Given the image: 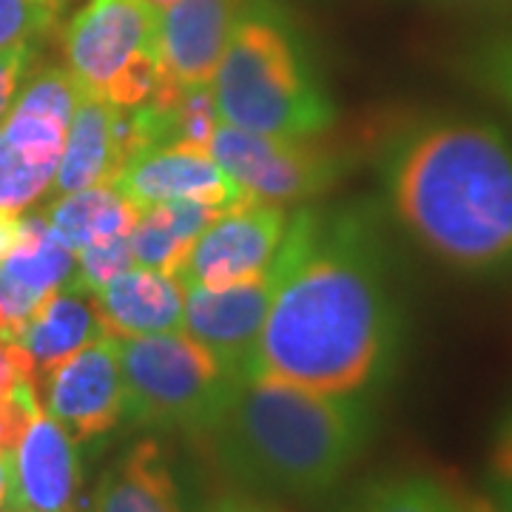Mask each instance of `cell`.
I'll return each instance as SVG.
<instances>
[{"instance_id": "obj_1", "label": "cell", "mask_w": 512, "mask_h": 512, "mask_svg": "<svg viewBox=\"0 0 512 512\" xmlns=\"http://www.w3.org/2000/svg\"><path fill=\"white\" fill-rule=\"evenodd\" d=\"M274 265L279 282L251 379L376 396L399 365L404 336L379 208H299Z\"/></svg>"}, {"instance_id": "obj_2", "label": "cell", "mask_w": 512, "mask_h": 512, "mask_svg": "<svg viewBox=\"0 0 512 512\" xmlns=\"http://www.w3.org/2000/svg\"><path fill=\"white\" fill-rule=\"evenodd\" d=\"M384 205L441 265L464 274L512 268V143L493 123L416 117L384 137Z\"/></svg>"}, {"instance_id": "obj_3", "label": "cell", "mask_w": 512, "mask_h": 512, "mask_svg": "<svg viewBox=\"0 0 512 512\" xmlns=\"http://www.w3.org/2000/svg\"><path fill=\"white\" fill-rule=\"evenodd\" d=\"M373 399L251 379L197 439L242 490L316 501L336 490L367 450L376 430Z\"/></svg>"}, {"instance_id": "obj_4", "label": "cell", "mask_w": 512, "mask_h": 512, "mask_svg": "<svg viewBox=\"0 0 512 512\" xmlns=\"http://www.w3.org/2000/svg\"><path fill=\"white\" fill-rule=\"evenodd\" d=\"M211 97L220 123L271 137H316L336 117L305 37L274 0H245Z\"/></svg>"}, {"instance_id": "obj_5", "label": "cell", "mask_w": 512, "mask_h": 512, "mask_svg": "<svg viewBox=\"0 0 512 512\" xmlns=\"http://www.w3.org/2000/svg\"><path fill=\"white\" fill-rule=\"evenodd\" d=\"M117 350L134 427L200 436L242 384L185 330L123 336Z\"/></svg>"}, {"instance_id": "obj_6", "label": "cell", "mask_w": 512, "mask_h": 512, "mask_svg": "<svg viewBox=\"0 0 512 512\" xmlns=\"http://www.w3.org/2000/svg\"><path fill=\"white\" fill-rule=\"evenodd\" d=\"M63 55L83 92L120 109L146 106L168 77L160 12L146 0H89L63 29Z\"/></svg>"}, {"instance_id": "obj_7", "label": "cell", "mask_w": 512, "mask_h": 512, "mask_svg": "<svg viewBox=\"0 0 512 512\" xmlns=\"http://www.w3.org/2000/svg\"><path fill=\"white\" fill-rule=\"evenodd\" d=\"M77 80L63 66L26 74L0 123V211H26L57 177L77 103Z\"/></svg>"}, {"instance_id": "obj_8", "label": "cell", "mask_w": 512, "mask_h": 512, "mask_svg": "<svg viewBox=\"0 0 512 512\" xmlns=\"http://www.w3.org/2000/svg\"><path fill=\"white\" fill-rule=\"evenodd\" d=\"M208 151L245 194L282 208L319 197L348 168L336 151L311 137H271L228 123H217Z\"/></svg>"}, {"instance_id": "obj_9", "label": "cell", "mask_w": 512, "mask_h": 512, "mask_svg": "<svg viewBox=\"0 0 512 512\" xmlns=\"http://www.w3.org/2000/svg\"><path fill=\"white\" fill-rule=\"evenodd\" d=\"M288 214L274 202H234L211 222L177 271L183 288H228L251 279L271 265L288 231Z\"/></svg>"}, {"instance_id": "obj_10", "label": "cell", "mask_w": 512, "mask_h": 512, "mask_svg": "<svg viewBox=\"0 0 512 512\" xmlns=\"http://www.w3.org/2000/svg\"><path fill=\"white\" fill-rule=\"evenodd\" d=\"M279 274L265 271L228 288H185L183 330L208 348L239 382H251L265 319L274 305Z\"/></svg>"}, {"instance_id": "obj_11", "label": "cell", "mask_w": 512, "mask_h": 512, "mask_svg": "<svg viewBox=\"0 0 512 512\" xmlns=\"http://www.w3.org/2000/svg\"><path fill=\"white\" fill-rule=\"evenodd\" d=\"M46 413L77 444L111 436L126 421V382L117 336H100L43 379Z\"/></svg>"}, {"instance_id": "obj_12", "label": "cell", "mask_w": 512, "mask_h": 512, "mask_svg": "<svg viewBox=\"0 0 512 512\" xmlns=\"http://www.w3.org/2000/svg\"><path fill=\"white\" fill-rule=\"evenodd\" d=\"M6 501L12 512H80L77 441L49 413H37L20 441L3 453Z\"/></svg>"}, {"instance_id": "obj_13", "label": "cell", "mask_w": 512, "mask_h": 512, "mask_svg": "<svg viewBox=\"0 0 512 512\" xmlns=\"http://www.w3.org/2000/svg\"><path fill=\"white\" fill-rule=\"evenodd\" d=\"M111 185L134 202L140 211L171 200H197L228 208L245 200L239 183L225 174L211 151L197 146H154L137 151Z\"/></svg>"}, {"instance_id": "obj_14", "label": "cell", "mask_w": 512, "mask_h": 512, "mask_svg": "<svg viewBox=\"0 0 512 512\" xmlns=\"http://www.w3.org/2000/svg\"><path fill=\"white\" fill-rule=\"evenodd\" d=\"M137 154L131 109H120L106 97L77 92L72 126L57 168L60 194L83 191L92 185H111L117 171Z\"/></svg>"}, {"instance_id": "obj_15", "label": "cell", "mask_w": 512, "mask_h": 512, "mask_svg": "<svg viewBox=\"0 0 512 512\" xmlns=\"http://www.w3.org/2000/svg\"><path fill=\"white\" fill-rule=\"evenodd\" d=\"M245 0H174L160 9V60L180 86H211Z\"/></svg>"}, {"instance_id": "obj_16", "label": "cell", "mask_w": 512, "mask_h": 512, "mask_svg": "<svg viewBox=\"0 0 512 512\" xmlns=\"http://www.w3.org/2000/svg\"><path fill=\"white\" fill-rule=\"evenodd\" d=\"M92 512H185L171 453L157 436L128 444L97 481Z\"/></svg>"}, {"instance_id": "obj_17", "label": "cell", "mask_w": 512, "mask_h": 512, "mask_svg": "<svg viewBox=\"0 0 512 512\" xmlns=\"http://www.w3.org/2000/svg\"><path fill=\"white\" fill-rule=\"evenodd\" d=\"M106 333L151 336L183 330L185 288L180 279L151 268H128L94 293Z\"/></svg>"}, {"instance_id": "obj_18", "label": "cell", "mask_w": 512, "mask_h": 512, "mask_svg": "<svg viewBox=\"0 0 512 512\" xmlns=\"http://www.w3.org/2000/svg\"><path fill=\"white\" fill-rule=\"evenodd\" d=\"M100 336H106V325L100 319L94 293L86 291L80 282H72L52 293L37 308L35 316L26 322V328L18 333L15 345L26 353L37 384L60 362L97 342Z\"/></svg>"}, {"instance_id": "obj_19", "label": "cell", "mask_w": 512, "mask_h": 512, "mask_svg": "<svg viewBox=\"0 0 512 512\" xmlns=\"http://www.w3.org/2000/svg\"><path fill=\"white\" fill-rule=\"evenodd\" d=\"M225 208L197 200H171L140 211V220L131 228V254L134 265L177 276L194 239Z\"/></svg>"}, {"instance_id": "obj_20", "label": "cell", "mask_w": 512, "mask_h": 512, "mask_svg": "<svg viewBox=\"0 0 512 512\" xmlns=\"http://www.w3.org/2000/svg\"><path fill=\"white\" fill-rule=\"evenodd\" d=\"M46 220L69 248L80 251L100 239L131 234V228L140 220V208L114 185H92L63 194L49 208Z\"/></svg>"}, {"instance_id": "obj_21", "label": "cell", "mask_w": 512, "mask_h": 512, "mask_svg": "<svg viewBox=\"0 0 512 512\" xmlns=\"http://www.w3.org/2000/svg\"><path fill=\"white\" fill-rule=\"evenodd\" d=\"M467 495L430 473H396L356 487L330 512H464Z\"/></svg>"}, {"instance_id": "obj_22", "label": "cell", "mask_w": 512, "mask_h": 512, "mask_svg": "<svg viewBox=\"0 0 512 512\" xmlns=\"http://www.w3.org/2000/svg\"><path fill=\"white\" fill-rule=\"evenodd\" d=\"M55 18L57 6L46 0H0V49L35 46Z\"/></svg>"}, {"instance_id": "obj_23", "label": "cell", "mask_w": 512, "mask_h": 512, "mask_svg": "<svg viewBox=\"0 0 512 512\" xmlns=\"http://www.w3.org/2000/svg\"><path fill=\"white\" fill-rule=\"evenodd\" d=\"M128 268H134L128 234L100 239V242H92L77 251V282L86 291L97 293L106 282H111L114 276L123 274Z\"/></svg>"}, {"instance_id": "obj_24", "label": "cell", "mask_w": 512, "mask_h": 512, "mask_svg": "<svg viewBox=\"0 0 512 512\" xmlns=\"http://www.w3.org/2000/svg\"><path fill=\"white\" fill-rule=\"evenodd\" d=\"M487 490L498 512H512V404L495 424L487 456Z\"/></svg>"}, {"instance_id": "obj_25", "label": "cell", "mask_w": 512, "mask_h": 512, "mask_svg": "<svg viewBox=\"0 0 512 512\" xmlns=\"http://www.w3.org/2000/svg\"><path fill=\"white\" fill-rule=\"evenodd\" d=\"M40 413L37 402V384L23 379L3 399H0V456L9 453L29 427V421Z\"/></svg>"}, {"instance_id": "obj_26", "label": "cell", "mask_w": 512, "mask_h": 512, "mask_svg": "<svg viewBox=\"0 0 512 512\" xmlns=\"http://www.w3.org/2000/svg\"><path fill=\"white\" fill-rule=\"evenodd\" d=\"M478 77L512 111V37L498 40L478 57Z\"/></svg>"}, {"instance_id": "obj_27", "label": "cell", "mask_w": 512, "mask_h": 512, "mask_svg": "<svg viewBox=\"0 0 512 512\" xmlns=\"http://www.w3.org/2000/svg\"><path fill=\"white\" fill-rule=\"evenodd\" d=\"M35 57V46H15V49H0V123L12 109L20 86L29 74Z\"/></svg>"}, {"instance_id": "obj_28", "label": "cell", "mask_w": 512, "mask_h": 512, "mask_svg": "<svg viewBox=\"0 0 512 512\" xmlns=\"http://www.w3.org/2000/svg\"><path fill=\"white\" fill-rule=\"evenodd\" d=\"M197 512H288L285 507H279L276 501H271L268 495L251 493V490H220V493L208 495L202 501Z\"/></svg>"}, {"instance_id": "obj_29", "label": "cell", "mask_w": 512, "mask_h": 512, "mask_svg": "<svg viewBox=\"0 0 512 512\" xmlns=\"http://www.w3.org/2000/svg\"><path fill=\"white\" fill-rule=\"evenodd\" d=\"M23 379L35 382L32 365L26 359V353L15 342H0V399Z\"/></svg>"}, {"instance_id": "obj_30", "label": "cell", "mask_w": 512, "mask_h": 512, "mask_svg": "<svg viewBox=\"0 0 512 512\" xmlns=\"http://www.w3.org/2000/svg\"><path fill=\"white\" fill-rule=\"evenodd\" d=\"M20 231H23V220H18L15 214L0 211V265H3L6 256L18 248Z\"/></svg>"}, {"instance_id": "obj_31", "label": "cell", "mask_w": 512, "mask_h": 512, "mask_svg": "<svg viewBox=\"0 0 512 512\" xmlns=\"http://www.w3.org/2000/svg\"><path fill=\"white\" fill-rule=\"evenodd\" d=\"M464 512H498V510L490 504V498H470V501H467V510Z\"/></svg>"}, {"instance_id": "obj_32", "label": "cell", "mask_w": 512, "mask_h": 512, "mask_svg": "<svg viewBox=\"0 0 512 512\" xmlns=\"http://www.w3.org/2000/svg\"><path fill=\"white\" fill-rule=\"evenodd\" d=\"M6 501V467H3V456H0V507Z\"/></svg>"}, {"instance_id": "obj_33", "label": "cell", "mask_w": 512, "mask_h": 512, "mask_svg": "<svg viewBox=\"0 0 512 512\" xmlns=\"http://www.w3.org/2000/svg\"><path fill=\"white\" fill-rule=\"evenodd\" d=\"M146 3H151V6L160 12V9H165V6H168V3H174V0H146Z\"/></svg>"}, {"instance_id": "obj_34", "label": "cell", "mask_w": 512, "mask_h": 512, "mask_svg": "<svg viewBox=\"0 0 512 512\" xmlns=\"http://www.w3.org/2000/svg\"><path fill=\"white\" fill-rule=\"evenodd\" d=\"M46 3H52V6H57V9H60V6H63L66 0H46Z\"/></svg>"}, {"instance_id": "obj_35", "label": "cell", "mask_w": 512, "mask_h": 512, "mask_svg": "<svg viewBox=\"0 0 512 512\" xmlns=\"http://www.w3.org/2000/svg\"><path fill=\"white\" fill-rule=\"evenodd\" d=\"M0 512H12V510H0Z\"/></svg>"}]
</instances>
